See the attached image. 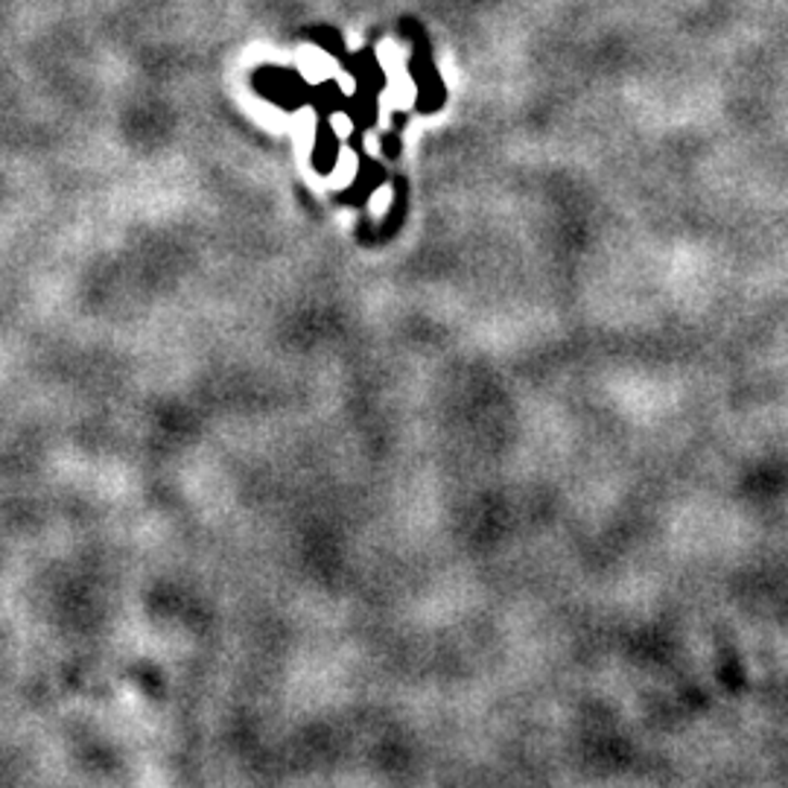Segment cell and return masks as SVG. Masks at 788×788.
Segmentation results:
<instances>
[{"label":"cell","mask_w":788,"mask_h":788,"mask_svg":"<svg viewBox=\"0 0 788 788\" xmlns=\"http://www.w3.org/2000/svg\"><path fill=\"white\" fill-rule=\"evenodd\" d=\"M347 71H351L354 79H357V88H366V91H374V94L383 91L385 74L371 50H363V53H357V56L347 59Z\"/></svg>","instance_id":"3"},{"label":"cell","mask_w":788,"mask_h":788,"mask_svg":"<svg viewBox=\"0 0 788 788\" xmlns=\"http://www.w3.org/2000/svg\"><path fill=\"white\" fill-rule=\"evenodd\" d=\"M310 103L319 109L321 114H330V112H339V109H345L347 105V97L339 91L336 82H321L316 91L310 94Z\"/></svg>","instance_id":"6"},{"label":"cell","mask_w":788,"mask_h":788,"mask_svg":"<svg viewBox=\"0 0 788 788\" xmlns=\"http://www.w3.org/2000/svg\"><path fill=\"white\" fill-rule=\"evenodd\" d=\"M313 38H316V45H319V48H325L328 53H333V56H342V53H345V45H342V36H339L336 29L321 27L313 33Z\"/></svg>","instance_id":"7"},{"label":"cell","mask_w":788,"mask_h":788,"mask_svg":"<svg viewBox=\"0 0 788 788\" xmlns=\"http://www.w3.org/2000/svg\"><path fill=\"white\" fill-rule=\"evenodd\" d=\"M254 88L257 94L272 100L281 109H298V105L310 103V85L301 79V74L287 71V67H260L254 74Z\"/></svg>","instance_id":"2"},{"label":"cell","mask_w":788,"mask_h":788,"mask_svg":"<svg viewBox=\"0 0 788 788\" xmlns=\"http://www.w3.org/2000/svg\"><path fill=\"white\" fill-rule=\"evenodd\" d=\"M345 112L357 126H371L377 120V94L366 91V88H357V94L347 100Z\"/></svg>","instance_id":"4"},{"label":"cell","mask_w":788,"mask_h":788,"mask_svg":"<svg viewBox=\"0 0 788 788\" xmlns=\"http://www.w3.org/2000/svg\"><path fill=\"white\" fill-rule=\"evenodd\" d=\"M404 33L412 38V56H409V74H412L415 85H418V109L427 114L439 112L444 103V82L439 71H435V62H432V50L430 41H427V33L418 21H404Z\"/></svg>","instance_id":"1"},{"label":"cell","mask_w":788,"mask_h":788,"mask_svg":"<svg viewBox=\"0 0 788 788\" xmlns=\"http://www.w3.org/2000/svg\"><path fill=\"white\" fill-rule=\"evenodd\" d=\"M336 158H339V138L333 135V129H330L328 123H325V126L319 129V138H316V150H313V164L328 173V169L336 164Z\"/></svg>","instance_id":"5"}]
</instances>
